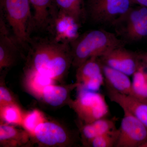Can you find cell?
<instances>
[{"mask_svg":"<svg viewBox=\"0 0 147 147\" xmlns=\"http://www.w3.org/2000/svg\"><path fill=\"white\" fill-rule=\"evenodd\" d=\"M24 115L18 104L7 105L0 107L1 119L9 124L22 125Z\"/></svg>","mask_w":147,"mask_h":147,"instance_id":"cell-22","label":"cell"},{"mask_svg":"<svg viewBox=\"0 0 147 147\" xmlns=\"http://www.w3.org/2000/svg\"><path fill=\"white\" fill-rule=\"evenodd\" d=\"M76 99L69 106L75 111L81 123H88L103 118L108 117L110 109L104 95L77 88Z\"/></svg>","mask_w":147,"mask_h":147,"instance_id":"cell-4","label":"cell"},{"mask_svg":"<svg viewBox=\"0 0 147 147\" xmlns=\"http://www.w3.org/2000/svg\"><path fill=\"white\" fill-rule=\"evenodd\" d=\"M41 146L46 147H67L74 143L72 134L61 124L45 121L40 124L33 137Z\"/></svg>","mask_w":147,"mask_h":147,"instance_id":"cell-8","label":"cell"},{"mask_svg":"<svg viewBox=\"0 0 147 147\" xmlns=\"http://www.w3.org/2000/svg\"><path fill=\"white\" fill-rule=\"evenodd\" d=\"M125 46L114 48L99 57L103 64L132 76L142 63L139 53L127 50Z\"/></svg>","mask_w":147,"mask_h":147,"instance_id":"cell-9","label":"cell"},{"mask_svg":"<svg viewBox=\"0 0 147 147\" xmlns=\"http://www.w3.org/2000/svg\"><path fill=\"white\" fill-rule=\"evenodd\" d=\"M140 59L144 63H147V53H139Z\"/></svg>","mask_w":147,"mask_h":147,"instance_id":"cell-27","label":"cell"},{"mask_svg":"<svg viewBox=\"0 0 147 147\" xmlns=\"http://www.w3.org/2000/svg\"><path fill=\"white\" fill-rule=\"evenodd\" d=\"M54 3L58 9L73 17L80 26L87 21L86 4L84 0H54Z\"/></svg>","mask_w":147,"mask_h":147,"instance_id":"cell-19","label":"cell"},{"mask_svg":"<svg viewBox=\"0 0 147 147\" xmlns=\"http://www.w3.org/2000/svg\"><path fill=\"white\" fill-rule=\"evenodd\" d=\"M30 134L15 128L9 124L1 123L0 125V144L4 147H16L28 143Z\"/></svg>","mask_w":147,"mask_h":147,"instance_id":"cell-18","label":"cell"},{"mask_svg":"<svg viewBox=\"0 0 147 147\" xmlns=\"http://www.w3.org/2000/svg\"><path fill=\"white\" fill-rule=\"evenodd\" d=\"M140 147H147V139L142 144Z\"/></svg>","mask_w":147,"mask_h":147,"instance_id":"cell-28","label":"cell"},{"mask_svg":"<svg viewBox=\"0 0 147 147\" xmlns=\"http://www.w3.org/2000/svg\"><path fill=\"white\" fill-rule=\"evenodd\" d=\"M125 45L115 34L103 29L85 32L70 43L72 65L77 68L90 58L100 57L114 48Z\"/></svg>","mask_w":147,"mask_h":147,"instance_id":"cell-2","label":"cell"},{"mask_svg":"<svg viewBox=\"0 0 147 147\" xmlns=\"http://www.w3.org/2000/svg\"><path fill=\"white\" fill-rule=\"evenodd\" d=\"M107 95L112 102L128 111L147 127V103L142 102L130 95L121 94L105 87Z\"/></svg>","mask_w":147,"mask_h":147,"instance_id":"cell-13","label":"cell"},{"mask_svg":"<svg viewBox=\"0 0 147 147\" xmlns=\"http://www.w3.org/2000/svg\"><path fill=\"white\" fill-rule=\"evenodd\" d=\"M45 121L42 113L39 110H35L24 114L21 126L33 137L37 127Z\"/></svg>","mask_w":147,"mask_h":147,"instance_id":"cell-24","label":"cell"},{"mask_svg":"<svg viewBox=\"0 0 147 147\" xmlns=\"http://www.w3.org/2000/svg\"><path fill=\"white\" fill-rule=\"evenodd\" d=\"M79 27L73 17L56 7L47 30L51 35L50 38L55 42L70 44L79 36Z\"/></svg>","mask_w":147,"mask_h":147,"instance_id":"cell-10","label":"cell"},{"mask_svg":"<svg viewBox=\"0 0 147 147\" xmlns=\"http://www.w3.org/2000/svg\"><path fill=\"white\" fill-rule=\"evenodd\" d=\"M25 82L28 90L35 96L40 98L44 88L55 84L54 79L40 73L35 69L27 67L25 71Z\"/></svg>","mask_w":147,"mask_h":147,"instance_id":"cell-20","label":"cell"},{"mask_svg":"<svg viewBox=\"0 0 147 147\" xmlns=\"http://www.w3.org/2000/svg\"><path fill=\"white\" fill-rule=\"evenodd\" d=\"M28 67L56 81L67 75L72 65L70 44L57 42L47 38H31L29 42Z\"/></svg>","mask_w":147,"mask_h":147,"instance_id":"cell-1","label":"cell"},{"mask_svg":"<svg viewBox=\"0 0 147 147\" xmlns=\"http://www.w3.org/2000/svg\"><path fill=\"white\" fill-rule=\"evenodd\" d=\"M147 67L142 61L132 75V90L130 96L147 103Z\"/></svg>","mask_w":147,"mask_h":147,"instance_id":"cell-21","label":"cell"},{"mask_svg":"<svg viewBox=\"0 0 147 147\" xmlns=\"http://www.w3.org/2000/svg\"><path fill=\"white\" fill-rule=\"evenodd\" d=\"M113 26L117 36L126 44L147 38V7L132 6Z\"/></svg>","mask_w":147,"mask_h":147,"instance_id":"cell-5","label":"cell"},{"mask_svg":"<svg viewBox=\"0 0 147 147\" xmlns=\"http://www.w3.org/2000/svg\"><path fill=\"white\" fill-rule=\"evenodd\" d=\"M133 5L134 4L147 7V0H131Z\"/></svg>","mask_w":147,"mask_h":147,"instance_id":"cell-26","label":"cell"},{"mask_svg":"<svg viewBox=\"0 0 147 147\" xmlns=\"http://www.w3.org/2000/svg\"><path fill=\"white\" fill-rule=\"evenodd\" d=\"M17 104L14 96L8 88L1 84L0 86V107Z\"/></svg>","mask_w":147,"mask_h":147,"instance_id":"cell-25","label":"cell"},{"mask_svg":"<svg viewBox=\"0 0 147 147\" xmlns=\"http://www.w3.org/2000/svg\"><path fill=\"white\" fill-rule=\"evenodd\" d=\"M119 135V129L113 130L101 134L93 139L85 146L91 147H115Z\"/></svg>","mask_w":147,"mask_h":147,"instance_id":"cell-23","label":"cell"},{"mask_svg":"<svg viewBox=\"0 0 147 147\" xmlns=\"http://www.w3.org/2000/svg\"><path fill=\"white\" fill-rule=\"evenodd\" d=\"M33 9V31L47 30L56 7L54 0H29Z\"/></svg>","mask_w":147,"mask_h":147,"instance_id":"cell-14","label":"cell"},{"mask_svg":"<svg viewBox=\"0 0 147 147\" xmlns=\"http://www.w3.org/2000/svg\"><path fill=\"white\" fill-rule=\"evenodd\" d=\"M102 67L105 87L121 94L131 95L132 83L129 76L102 63Z\"/></svg>","mask_w":147,"mask_h":147,"instance_id":"cell-16","label":"cell"},{"mask_svg":"<svg viewBox=\"0 0 147 147\" xmlns=\"http://www.w3.org/2000/svg\"><path fill=\"white\" fill-rule=\"evenodd\" d=\"M86 4L87 19L112 26L133 5L131 0H87Z\"/></svg>","mask_w":147,"mask_h":147,"instance_id":"cell-6","label":"cell"},{"mask_svg":"<svg viewBox=\"0 0 147 147\" xmlns=\"http://www.w3.org/2000/svg\"><path fill=\"white\" fill-rule=\"evenodd\" d=\"M78 86L79 84L76 83L65 86L49 85L44 88L40 98L45 103L53 107L61 106L66 103L69 105L72 100L70 98L71 92Z\"/></svg>","mask_w":147,"mask_h":147,"instance_id":"cell-15","label":"cell"},{"mask_svg":"<svg viewBox=\"0 0 147 147\" xmlns=\"http://www.w3.org/2000/svg\"><path fill=\"white\" fill-rule=\"evenodd\" d=\"M0 19V70L14 65L20 53L21 47L13 36L9 33L5 20L1 13Z\"/></svg>","mask_w":147,"mask_h":147,"instance_id":"cell-12","label":"cell"},{"mask_svg":"<svg viewBox=\"0 0 147 147\" xmlns=\"http://www.w3.org/2000/svg\"><path fill=\"white\" fill-rule=\"evenodd\" d=\"M76 68V83L79 84L77 88L98 91L104 86L102 63L99 57L90 58Z\"/></svg>","mask_w":147,"mask_h":147,"instance_id":"cell-11","label":"cell"},{"mask_svg":"<svg viewBox=\"0 0 147 147\" xmlns=\"http://www.w3.org/2000/svg\"><path fill=\"white\" fill-rule=\"evenodd\" d=\"M1 13L21 47L28 48L32 32V13L29 0H1Z\"/></svg>","mask_w":147,"mask_h":147,"instance_id":"cell-3","label":"cell"},{"mask_svg":"<svg viewBox=\"0 0 147 147\" xmlns=\"http://www.w3.org/2000/svg\"><path fill=\"white\" fill-rule=\"evenodd\" d=\"M116 120L105 117L90 123H81L80 133L84 146L96 137L116 128Z\"/></svg>","mask_w":147,"mask_h":147,"instance_id":"cell-17","label":"cell"},{"mask_svg":"<svg viewBox=\"0 0 147 147\" xmlns=\"http://www.w3.org/2000/svg\"><path fill=\"white\" fill-rule=\"evenodd\" d=\"M123 110V117L115 147H140L147 139V127L131 113Z\"/></svg>","mask_w":147,"mask_h":147,"instance_id":"cell-7","label":"cell"}]
</instances>
